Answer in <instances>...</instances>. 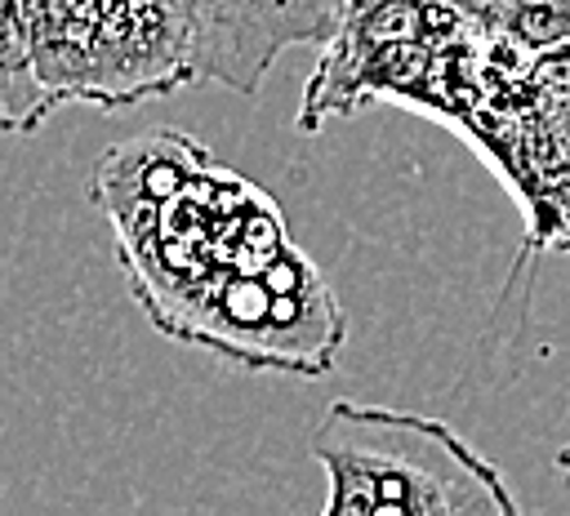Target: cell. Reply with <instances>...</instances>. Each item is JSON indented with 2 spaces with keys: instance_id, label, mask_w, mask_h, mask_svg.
<instances>
[{
  "instance_id": "2",
  "label": "cell",
  "mask_w": 570,
  "mask_h": 516,
  "mask_svg": "<svg viewBox=\"0 0 570 516\" xmlns=\"http://www.w3.org/2000/svg\"><path fill=\"white\" fill-rule=\"evenodd\" d=\"M307 454L325 472L321 516H521L503 472L419 409L334 400Z\"/></svg>"
},
{
  "instance_id": "3",
  "label": "cell",
  "mask_w": 570,
  "mask_h": 516,
  "mask_svg": "<svg viewBox=\"0 0 570 516\" xmlns=\"http://www.w3.org/2000/svg\"><path fill=\"white\" fill-rule=\"evenodd\" d=\"M40 89L98 111L196 85L191 36L174 0H22Z\"/></svg>"
},
{
  "instance_id": "6",
  "label": "cell",
  "mask_w": 570,
  "mask_h": 516,
  "mask_svg": "<svg viewBox=\"0 0 570 516\" xmlns=\"http://www.w3.org/2000/svg\"><path fill=\"white\" fill-rule=\"evenodd\" d=\"M566 418H570V396H566ZM557 472H561V485H566V494H570V440L557 449Z\"/></svg>"
},
{
  "instance_id": "1",
  "label": "cell",
  "mask_w": 570,
  "mask_h": 516,
  "mask_svg": "<svg viewBox=\"0 0 570 516\" xmlns=\"http://www.w3.org/2000/svg\"><path fill=\"white\" fill-rule=\"evenodd\" d=\"M89 196L116 231L142 311L240 369L330 374L347 316L289 240L276 200L214 165L209 147L151 129L107 147Z\"/></svg>"
},
{
  "instance_id": "4",
  "label": "cell",
  "mask_w": 570,
  "mask_h": 516,
  "mask_svg": "<svg viewBox=\"0 0 570 516\" xmlns=\"http://www.w3.org/2000/svg\"><path fill=\"white\" fill-rule=\"evenodd\" d=\"M187 36L196 85L258 93L267 71L303 44H330L347 0H174Z\"/></svg>"
},
{
  "instance_id": "5",
  "label": "cell",
  "mask_w": 570,
  "mask_h": 516,
  "mask_svg": "<svg viewBox=\"0 0 570 516\" xmlns=\"http://www.w3.org/2000/svg\"><path fill=\"white\" fill-rule=\"evenodd\" d=\"M53 111L31 67L22 0H0V133H36Z\"/></svg>"
}]
</instances>
